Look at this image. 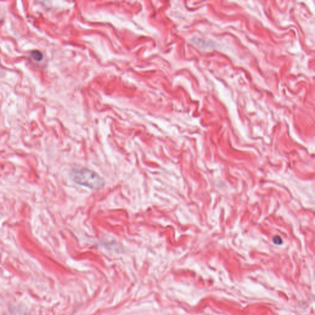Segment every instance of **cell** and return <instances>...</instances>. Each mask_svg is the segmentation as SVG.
I'll use <instances>...</instances> for the list:
<instances>
[{
    "label": "cell",
    "mask_w": 315,
    "mask_h": 315,
    "mask_svg": "<svg viewBox=\"0 0 315 315\" xmlns=\"http://www.w3.org/2000/svg\"><path fill=\"white\" fill-rule=\"evenodd\" d=\"M71 178L74 183L93 190H99L105 184L103 179L98 174L86 168L73 169Z\"/></svg>",
    "instance_id": "cell-1"
},
{
    "label": "cell",
    "mask_w": 315,
    "mask_h": 315,
    "mask_svg": "<svg viewBox=\"0 0 315 315\" xmlns=\"http://www.w3.org/2000/svg\"><path fill=\"white\" fill-rule=\"evenodd\" d=\"M31 57L36 61L40 62L43 58V55L42 52L38 50H33L30 53Z\"/></svg>",
    "instance_id": "cell-2"
},
{
    "label": "cell",
    "mask_w": 315,
    "mask_h": 315,
    "mask_svg": "<svg viewBox=\"0 0 315 315\" xmlns=\"http://www.w3.org/2000/svg\"><path fill=\"white\" fill-rule=\"evenodd\" d=\"M273 242L275 244H277V245H280L282 243V240H281V238L279 236H275L273 238Z\"/></svg>",
    "instance_id": "cell-3"
}]
</instances>
